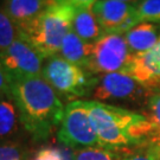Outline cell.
I'll use <instances>...</instances> for the list:
<instances>
[{
  "label": "cell",
  "mask_w": 160,
  "mask_h": 160,
  "mask_svg": "<svg viewBox=\"0 0 160 160\" xmlns=\"http://www.w3.org/2000/svg\"><path fill=\"white\" fill-rule=\"evenodd\" d=\"M10 83L22 126L34 140H44L59 128L65 107L43 76L12 80Z\"/></svg>",
  "instance_id": "cell-1"
},
{
  "label": "cell",
  "mask_w": 160,
  "mask_h": 160,
  "mask_svg": "<svg viewBox=\"0 0 160 160\" xmlns=\"http://www.w3.org/2000/svg\"><path fill=\"white\" fill-rule=\"evenodd\" d=\"M90 122L96 133L100 146L122 149L141 146L133 138V129L146 116L129 109L98 101H87Z\"/></svg>",
  "instance_id": "cell-2"
},
{
  "label": "cell",
  "mask_w": 160,
  "mask_h": 160,
  "mask_svg": "<svg viewBox=\"0 0 160 160\" xmlns=\"http://www.w3.org/2000/svg\"><path fill=\"white\" fill-rule=\"evenodd\" d=\"M75 12L76 8L67 2L55 1L34 20L19 28V33L48 59L59 53L64 38L71 31Z\"/></svg>",
  "instance_id": "cell-3"
},
{
  "label": "cell",
  "mask_w": 160,
  "mask_h": 160,
  "mask_svg": "<svg viewBox=\"0 0 160 160\" xmlns=\"http://www.w3.org/2000/svg\"><path fill=\"white\" fill-rule=\"evenodd\" d=\"M42 76L59 96L70 102L92 94L97 77L84 68L68 62L59 55L48 58Z\"/></svg>",
  "instance_id": "cell-4"
},
{
  "label": "cell",
  "mask_w": 160,
  "mask_h": 160,
  "mask_svg": "<svg viewBox=\"0 0 160 160\" xmlns=\"http://www.w3.org/2000/svg\"><path fill=\"white\" fill-rule=\"evenodd\" d=\"M133 56L125 34L104 33L94 43L86 70L100 76L112 72H127Z\"/></svg>",
  "instance_id": "cell-5"
},
{
  "label": "cell",
  "mask_w": 160,
  "mask_h": 160,
  "mask_svg": "<svg viewBox=\"0 0 160 160\" xmlns=\"http://www.w3.org/2000/svg\"><path fill=\"white\" fill-rule=\"evenodd\" d=\"M57 138L69 147L100 146V141L90 122L87 101H72L64 109L62 122L57 129Z\"/></svg>",
  "instance_id": "cell-6"
},
{
  "label": "cell",
  "mask_w": 160,
  "mask_h": 160,
  "mask_svg": "<svg viewBox=\"0 0 160 160\" xmlns=\"http://www.w3.org/2000/svg\"><path fill=\"white\" fill-rule=\"evenodd\" d=\"M44 59V56L20 33L6 50L0 52V64L10 82L42 76Z\"/></svg>",
  "instance_id": "cell-7"
},
{
  "label": "cell",
  "mask_w": 160,
  "mask_h": 160,
  "mask_svg": "<svg viewBox=\"0 0 160 160\" xmlns=\"http://www.w3.org/2000/svg\"><path fill=\"white\" fill-rule=\"evenodd\" d=\"M153 89L145 87L127 72H112L97 77L94 90V101H123L139 103L147 101Z\"/></svg>",
  "instance_id": "cell-8"
},
{
  "label": "cell",
  "mask_w": 160,
  "mask_h": 160,
  "mask_svg": "<svg viewBox=\"0 0 160 160\" xmlns=\"http://www.w3.org/2000/svg\"><path fill=\"white\" fill-rule=\"evenodd\" d=\"M92 12L104 33L125 34L138 25L137 6L132 4L115 0H97L92 6Z\"/></svg>",
  "instance_id": "cell-9"
},
{
  "label": "cell",
  "mask_w": 160,
  "mask_h": 160,
  "mask_svg": "<svg viewBox=\"0 0 160 160\" xmlns=\"http://www.w3.org/2000/svg\"><path fill=\"white\" fill-rule=\"evenodd\" d=\"M127 74L145 87L160 88V39L151 50L133 56Z\"/></svg>",
  "instance_id": "cell-10"
},
{
  "label": "cell",
  "mask_w": 160,
  "mask_h": 160,
  "mask_svg": "<svg viewBox=\"0 0 160 160\" xmlns=\"http://www.w3.org/2000/svg\"><path fill=\"white\" fill-rule=\"evenodd\" d=\"M56 0H5L2 10L18 29L31 23Z\"/></svg>",
  "instance_id": "cell-11"
},
{
  "label": "cell",
  "mask_w": 160,
  "mask_h": 160,
  "mask_svg": "<svg viewBox=\"0 0 160 160\" xmlns=\"http://www.w3.org/2000/svg\"><path fill=\"white\" fill-rule=\"evenodd\" d=\"M131 52L140 55L151 50L160 39V23H139L125 33Z\"/></svg>",
  "instance_id": "cell-12"
},
{
  "label": "cell",
  "mask_w": 160,
  "mask_h": 160,
  "mask_svg": "<svg viewBox=\"0 0 160 160\" xmlns=\"http://www.w3.org/2000/svg\"><path fill=\"white\" fill-rule=\"evenodd\" d=\"M92 48L94 43L84 42L71 30L64 38L58 55L70 63L86 69L92 56Z\"/></svg>",
  "instance_id": "cell-13"
},
{
  "label": "cell",
  "mask_w": 160,
  "mask_h": 160,
  "mask_svg": "<svg viewBox=\"0 0 160 160\" xmlns=\"http://www.w3.org/2000/svg\"><path fill=\"white\" fill-rule=\"evenodd\" d=\"M71 30L81 39L88 43H95L104 34L92 8L76 10Z\"/></svg>",
  "instance_id": "cell-14"
},
{
  "label": "cell",
  "mask_w": 160,
  "mask_h": 160,
  "mask_svg": "<svg viewBox=\"0 0 160 160\" xmlns=\"http://www.w3.org/2000/svg\"><path fill=\"white\" fill-rule=\"evenodd\" d=\"M22 125L17 104L12 97H0V142L12 139L19 131Z\"/></svg>",
  "instance_id": "cell-15"
},
{
  "label": "cell",
  "mask_w": 160,
  "mask_h": 160,
  "mask_svg": "<svg viewBox=\"0 0 160 160\" xmlns=\"http://www.w3.org/2000/svg\"><path fill=\"white\" fill-rule=\"evenodd\" d=\"M145 115L148 121L149 132L147 138V145L160 146V88L153 89L146 101Z\"/></svg>",
  "instance_id": "cell-16"
},
{
  "label": "cell",
  "mask_w": 160,
  "mask_h": 160,
  "mask_svg": "<svg viewBox=\"0 0 160 160\" xmlns=\"http://www.w3.org/2000/svg\"><path fill=\"white\" fill-rule=\"evenodd\" d=\"M72 160H120V153L118 149L92 146L75 151Z\"/></svg>",
  "instance_id": "cell-17"
},
{
  "label": "cell",
  "mask_w": 160,
  "mask_h": 160,
  "mask_svg": "<svg viewBox=\"0 0 160 160\" xmlns=\"http://www.w3.org/2000/svg\"><path fill=\"white\" fill-rule=\"evenodd\" d=\"M19 30L6 12L0 8V52L6 50L18 38Z\"/></svg>",
  "instance_id": "cell-18"
},
{
  "label": "cell",
  "mask_w": 160,
  "mask_h": 160,
  "mask_svg": "<svg viewBox=\"0 0 160 160\" xmlns=\"http://www.w3.org/2000/svg\"><path fill=\"white\" fill-rule=\"evenodd\" d=\"M119 153L120 160H160L158 146L152 145L135 146V148H122Z\"/></svg>",
  "instance_id": "cell-19"
},
{
  "label": "cell",
  "mask_w": 160,
  "mask_h": 160,
  "mask_svg": "<svg viewBox=\"0 0 160 160\" xmlns=\"http://www.w3.org/2000/svg\"><path fill=\"white\" fill-rule=\"evenodd\" d=\"M137 22L160 23V0H142L137 5Z\"/></svg>",
  "instance_id": "cell-20"
},
{
  "label": "cell",
  "mask_w": 160,
  "mask_h": 160,
  "mask_svg": "<svg viewBox=\"0 0 160 160\" xmlns=\"http://www.w3.org/2000/svg\"><path fill=\"white\" fill-rule=\"evenodd\" d=\"M0 160H26V152L19 143H0Z\"/></svg>",
  "instance_id": "cell-21"
},
{
  "label": "cell",
  "mask_w": 160,
  "mask_h": 160,
  "mask_svg": "<svg viewBox=\"0 0 160 160\" xmlns=\"http://www.w3.org/2000/svg\"><path fill=\"white\" fill-rule=\"evenodd\" d=\"M31 160H65L63 152L53 147H43L38 149Z\"/></svg>",
  "instance_id": "cell-22"
},
{
  "label": "cell",
  "mask_w": 160,
  "mask_h": 160,
  "mask_svg": "<svg viewBox=\"0 0 160 160\" xmlns=\"http://www.w3.org/2000/svg\"><path fill=\"white\" fill-rule=\"evenodd\" d=\"M0 96L11 97V83L6 72L0 64Z\"/></svg>",
  "instance_id": "cell-23"
},
{
  "label": "cell",
  "mask_w": 160,
  "mask_h": 160,
  "mask_svg": "<svg viewBox=\"0 0 160 160\" xmlns=\"http://www.w3.org/2000/svg\"><path fill=\"white\" fill-rule=\"evenodd\" d=\"M59 2H67L69 5L75 7L76 10L78 8H92L97 0H56Z\"/></svg>",
  "instance_id": "cell-24"
},
{
  "label": "cell",
  "mask_w": 160,
  "mask_h": 160,
  "mask_svg": "<svg viewBox=\"0 0 160 160\" xmlns=\"http://www.w3.org/2000/svg\"><path fill=\"white\" fill-rule=\"evenodd\" d=\"M115 1H121V2H127V4H132V5L137 6L138 4H140L142 0H115Z\"/></svg>",
  "instance_id": "cell-25"
},
{
  "label": "cell",
  "mask_w": 160,
  "mask_h": 160,
  "mask_svg": "<svg viewBox=\"0 0 160 160\" xmlns=\"http://www.w3.org/2000/svg\"><path fill=\"white\" fill-rule=\"evenodd\" d=\"M158 149H159V153H160V146H158Z\"/></svg>",
  "instance_id": "cell-26"
},
{
  "label": "cell",
  "mask_w": 160,
  "mask_h": 160,
  "mask_svg": "<svg viewBox=\"0 0 160 160\" xmlns=\"http://www.w3.org/2000/svg\"><path fill=\"white\" fill-rule=\"evenodd\" d=\"M0 97H1V96H0Z\"/></svg>",
  "instance_id": "cell-27"
}]
</instances>
